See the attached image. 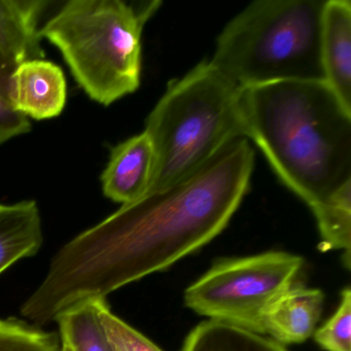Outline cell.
<instances>
[{
    "label": "cell",
    "mask_w": 351,
    "mask_h": 351,
    "mask_svg": "<svg viewBox=\"0 0 351 351\" xmlns=\"http://www.w3.org/2000/svg\"><path fill=\"white\" fill-rule=\"evenodd\" d=\"M254 156L245 138L235 139L190 178L122 205L75 236L55 254L21 315L45 326L71 306L106 300L210 242L243 200Z\"/></svg>",
    "instance_id": "6da1fadb"
},
{
    "label": "cell",
    "mask_w": 351,
    "mask_h": 351,
    "mask_svg": "<svg viewBox=\"0 0 351 351\" xmlns=\"http://www.w3.org/2000/svg\"><path fill=\"white\" fill-rule=\"evenodd\" d=\"M246 137L308 206L351 182V108L324 81L243 88Z\"/></svg>",
    "instance_id": "7a4b0ae2"
},
{
    "label": "cell",
    "mask_w": 351,
    "mask_h": 351,
    "mask_svg": "<svg viewBox=\"0 0 351 351\" xmlns=\"http://www.w3.org/2000/svg\"><path fill=\"white\" fill-rule=\"evenodd\" d=\"M242 91L207 61L168 85L145 121L156 155L147 194L180 184L226 145L246 137Z\"/></svg>",
    "instance_id": "3957f363"
},
{
    "label": "cell",
    "mask_w": 351,
    "mask_h": 351,
    "mask_svg": "<svg viewBox=\"0 0 351 351\" xmlns=\"http://www.w3.org/2000/svg\"><path fill=\"white\" fill-rule=\"evenodd\" d=\"M326 1L258 0L229 22L210 64L241 88L324 81L322 17Z\"/></svg>",
    "instance_id": "277c9868"
},
{
    "label": "cell",
    "mask_w": 351,
    "mask_h": 351,
    "mask_svg": "<svg viewBox=\"0 0 351 351\" xmlns=\"http://www.w3.org/2000/svg\"><path fill=\"white\" fill-rule=\"evenodd\" d=\"M161 3L141 9L122 0H69L40 27L82 90L112 106L141 85V36Z\"/></svg>",
    "instance_id": "5b68a950"
},
{
    "label": "cell",
    "mask_w": 351,
    "mask_h": 351,
    "mask_svg": "<svg viewBox=\"0 0 351 351\" xmlns=\"http://www.w3.org/2000/svg\"><path fill=\"white\" fill-rule=\"evenodd\" d=\"M302 265L301 256L277 252L219 261L186 289L184 302L210 320L264 335L265 313Z\"/></svg>",
    "instance_id": "8992f818"
},
{
    "label": "cell",
    "mask_w": 351,
    "mask_h": 351,
    "mask_svg": "<svg viewBox=\"0 0 351 351\" xmlns=\"http://www.w3.org/2000/svg\"><path fill=\"white\" fill-rule=\"evenodd\" d=\"M67 94L63 69L51 61L34 59L14 69L8 101L27 119L51 120L62 114Z\"/></svg>",
    "instance_id": "52a82bcc"
},
{
    "label": "cell",
    "mask_w": 351,
    "mask_h": 351,
    "mask_svg": "<svg viewBox=\"0 0 351 351\" xmlns=\"http://www.w3.org/2000/svg\"><path fill=\"white\" fill-rule=\"evenodd\" d=\"M155 168V151L143 131L112 147L100 176L102 193L121 205L135 202L149 192Z\"/></svg>",
    "instance_id": "ba28073f"
},
{
    "label": "cell",
    "mask_w": 351,
    "mask_h": 351,
    "mask_svg": "<svg viewBox=\"0 0 351 351\" xmlns=\"http://www.w3.org/2000/svg\"><path fill=\"white\" fill-rule=\"evenodd\" d=\"M51 5L49 0H0V57L12 69L45 59L40 22Z\"/></svg>",
    "instance_id": "9c48e42d"
},
{
    "label": "cell",
    "mask_w": 351,
    "mask_h": 351,
    "mask_svg": "<svg viewBox=\"0 0 351 351\" xmlns=\"http://www.w3.org/2000/svg\"><path fill=\"white\" fill-rule=\"evenodd\" d=\"M322 59L326 82L351 108V3L328 0L322 17Z\"/></svg>",
    "instance_id": "30bf717a"
},
{
    "label": "cell",
    "mask_w": 351,
    "mask_h": 351,
    "mask_svg": "<svg viewBox=\"0 0 351 351\" xmlns=\"http://www.w3.org/2000/svg\"><path fill=\"white\" fill-rule=\"evenodd\" d=\"M322 306L324 295L319 289L293 283L265 313L264 334L280 345L304 342L315 332Z\"/></svg>",
    "instance_id": "8fae6325"
},
{
    "label": "cell",
    "mask_w": 351,
    "mask_h": 351,
    "mask_svg": "<svg viewBox=\"0 0 351 351\" xmlns=\"http://www.w3.org/2000/svg\"><path fill=\"white\" fill-rule=\"evenodd\" d=\"M44 242L38 203H0V274L22 258L36 256Z\"/></svg>",
    "instance_id": "7c38bea8"
},
{
    "label": "cell",
    "mask_w": 351,
    "mask_h": 351,
    "mask_svg": "<svg viewBox=\"0 0 351 351\" xmlns=\"http://www.w3.org/2000/svg\"><path fill=\"white\" fill-rule=\"evenodd\" d=\"M182 351H287L282 345L263 335L207 320L186 339Z\"/></svg>",
    "instance_id": "4fadbf2b"
},
{
    "label": "cell",
    "mask_w": 351,
    "mask_h": 351,
    "mask_svg": "<svg viewBox=\"0 0 351 351\" xmlns=\"http://www.w3.org/2000/svg\"><path fill=\"white\" fill-rule=\"evenodd\" d=\"M319 231L322 252L343 250L347 269L351 262V182L334 195L311 207Z\"/></svg>",
    "instance_id": "5bb4252c"
},
{
    "label": "cell",
    "mask_w": 351,
    "mask_h": 351,
    "mask_svg": "<svg viewBox=\"0 0 351 351\" xmlns=\"http://www.w3.org/2000/svg\"><path fill=\"white\" fill-rule=\"evenodd\" d=\"M59 338L71 351H112L98 318L95 302L75 304L57 316Z\"/></svg>",
    "instance_id": "9a60e30c"
},
{
    "label": "cell",
    "mask_w": 351,
    "mask_h": 351,
    "mask_svg": "<svg viewBox=\"0 0 351 351\" xmlns=\"http://www.w3.org/2000/svg\"><path fill=\"white\" fill-rule=\"evenodd\" d=\"M55 332H45L23 320L0 319V351H59Z\"/></svg>",
    "instance_id": "2e32d148"
},
{
    "label": "cell",
    "mask_w": 351,
    "mask_h": 351,
    "mask_svg": "<svg viewBox=\"0 0 351 351\" xmlns=\"http://www.w3.org/2000/svg\"><path fill=\"white\" fill-rule=\"evenodd\" d=\"M94 302L112 351H162L157 345L112 313L106 300H94Z\"/></svg>",
    "instance_id": "e0dca14e"
},
{
    "label": "cell",
    "mask_w": 351,
    "mask_h": 351,
    "mask_svg": "<svg viewBox=\"0 0 351 351\" xmlns=\"http://www.w3.org/2000/svg\"><path fill=\"white\" fill-rule=\"evenodd\" d=\"M316 342L328 351H351V289L341 293L336 313L314 332Z\"/></svg>",
    "instance_id": "ac0fdd59"
},
{
    "label": "cell",
    "mask_w": 351,
    "mask_h": 351,
    "mask_svg": "<svg viewBox=\"0 0 351 351\" xmlns=\"http://www.w3.org/2000/svg\"><path fill=\"white\" fill-rule=\"evenodd\" d=\"M32 130L29 119L15 112L9 101L0 95V145L27 134Z\"/></svg>",
    "instance_id": "d6986e66"
},
{
    "label": "cell",
    "mask_w": 351,
    "mask_h": 351,
    "mask_svg": "<svg viewBox=\"0 0 351 351\" xmlns=\"http://www.w3.org/2000/svg\"><path fill=\"white\" fill-rule=\"evenodd\" d=\"M14 69L0 57V95L8 100L10 91V82Z\"/></svg>",
    "instance_id": "ffe728a7"
},
{
    "label": "cell",
    "mask_w": 351,
    "mask_h": 351,
    "mask_svg": "<svg viewBox=\"0 0 351 351\" xmlns=\"http://www.w3.org/2000/svg\"><path fill=\"white\" fill-rule=\"evenodd\" d=\"M59 351H71V350L69 346H66V345L62 344V343H61L60 350H59Z\"/></svg>",
    "instance_id": "44dd1931"
}]
</instances>
